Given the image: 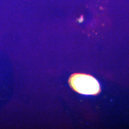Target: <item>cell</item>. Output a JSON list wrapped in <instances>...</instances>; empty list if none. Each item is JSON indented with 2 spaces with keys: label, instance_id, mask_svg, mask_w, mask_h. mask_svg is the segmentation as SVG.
Segmentation results:
<instances>
[{
  "label": "cell",
  "instance_id": "6da1fadb",
  "mask_svg": "<svg viewBox=\"0 0 129 129\" xmlns=\"http://www.w3.org/2000/svg\"><path fill=\"white\" fill-rule=\"evenodd\" d=\"M69 84L76 91L87 95H96L100 90V85L92 76L84 74H75L69 78Z\"/></svg>",
  "mask_w": 129,
  "mask_h": 129
}]
</instances>
